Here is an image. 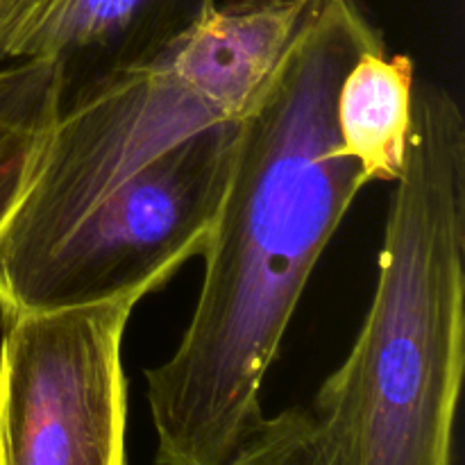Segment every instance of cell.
I'll list each match as a JSON object with an SVG mask.
<instances>
[{
  "label": "cell",
  "mask_w": 465,
  "mask_h": 465,
  "mask_svg": "<svg viewBox=\"0 0 465 465\" xmlns=\"http://www.w3.org/2000/svg\"><path fill=\"white\" fill-rule=\"evenodd\" d=\"M380 48L384 36L357 0H313L239 118L193 316L171 359L145 371L157 465H223L266 420L263 380L318 259L366 186L341 153V82Z\"/></svg>",
  "instance_id": "6da1fadb"
},
{
  "label": "cell",
  "mask_w": 465,
  "mask_h": 465,
  "mask_svg": "<svg viewBox=\"0 0 465 465\" xmlns=\"http://www.w3.org/2000/svg\"><path fill=\"white\" fill-rule=\"evenodd\" d=\"M136 304L0 316V465H125L121 350Z\"/></svg>",
  "instance_id": "5b68a950"
},
{
  "label": "cell",
  "mask_w": 465,
  "mask_h": 465,
  "mask_svg": "<svg viewBox=\"0 0 465 465\" xmlns=\"http://www.w3.org/2000/svg\"><path fill=\"white\" fill-rule=\"evenodd\" d=\"M62 107V80L53 59L0 64V232L44 159Z\"/></svg>",
  "instance_id": "ba28073f"
},
{
  "label": "cell",
  "mask_w": 465,
  "mask_h": 465,
  "mask_svg": "<svg viewBox=\"0 0 465 465\" xmlns=\"http://www.w3.org/2000/svg\"><path fill=\"white\" fill-rule=\"evenodd\" d=\"M416 68L407 54L371 50L343 77L336 98L341 153L361 168L366 184L395 182L404 168L413 118Z\"/></svg>",
  "instance_id": "52a82bcc"
},
{
  "label": "cell",
  "mask_w": 465,
  "mask_h": 465,
  "mask_svg": "<svg viewBox=\"0 0 465 465\" xmlns=\"http://www.w3.org/2000/svg\"><path fill=\"white\" fill-rule=\"evenodd\" d=\"M64 0H0V64L23 59L39 27Z\"/></svg>",
  "instance_id": "30bf717a"
},
{
  "label": "cell",
  "mask_w": 465,
  "mask_h": 465,
  "mask_svg": "<svg viewBox=\"0 0 465 465\" xmlns=\"http://www.w3.org/2000/svg\"><path fill=\"white\" fill-rule=\"evenodd\" d=\"M213 7L216 0H64L23 59L57 64L64 104L104 77L157 57Z\"/></svg>",
  "instance_id": "8992f818"
},
{
  "label": "cell",
  "mask_w": 465,
  "mask_h": 465,
  "mask_svg": "<svg viewBox=\"0 0 465 465\" xmlns=\"http://www.w3.org/2000/svg\"><path fill=\"white\" fill-rule=\"evenodd\" d=\"M239 121L189 136L104 195L9 293L0 316L145 298L204 252L234 163Z\"/></svg>",
  "instance_id": "277c9868"
},
{
  "label": "cell",
  "mask_w": 465,
  "mask_h": 465,
  "mask_svg": "<svg viewBox=\"0 0 465 465\" xmlns=\"http://www.w3.org/2000/svg\"><path fill=\"white\" fill-rule=\"evenodd\" d=\"M223 465H330L312 407H291L266 418Z\"/></svg>",
  "instance_id": "9c48e42d"
},
{
  "label": "cell",
  "mask_w": 465,
  "mask_h": 465,
  "mask_svg": "<svg viewBox=\"0 0 465 465\" xmlns=\"http://www.w3.org/2000/svg\"><path fill=\"white\" fill-rule=\"evenodd\" d=\"M463 368L465 118L420 80L371 309L312 404L327 461L452 465Z\"/></svg>",
  "instance_id": "7a4b0ae2"
},
{
  "label": "cell",
  "mask_w": 465,
  "mask_h": 465,
  "mask_svg": "<svg viewBox=\"0 0 465 465\" xmlns=\"http://www.w3.org/2000/svg\"><path fill=\"white\" fill-rule=\"evenodd\" d=\"M312 5H216L157 57L64 103L35 180L0 232V298L143 163L207 127L239 121Z\"/></svg>",
  "instance_id": "3957f363"
}]
</instances>
